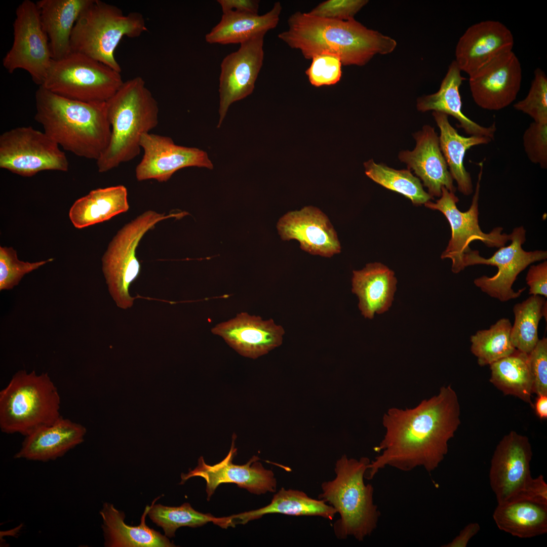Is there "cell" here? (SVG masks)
<instances>
[{"mask_svg": "<svg viewBox=\"0 0 547 547\" xmlns=\"http://www.w3.org/2000/svg\"><path fill=\"white\" fill-rule=\"evenodd\" d=\"M515 109L528 114L534 122L547 124V77L537 68L526 97L514 105Z\"/></svg>", "mask_w": 547, "mask_h": 547, "instance_id": "obj_38", "label": "cell"}, {"mask_svg": "<svg viewBox=\"0 0 547 547\" xmlns=\"http://www.w3.org/2000/svg\"><path fill=\"white\" fill-rule=\"evenodd\" d=\"M52 258L35 262L20 260L12 247H0V290H10L17 285L27 274L52 261Z\"/></svg>", "mask_w": 547, "mask_h": 547, "instance_id": "obj_39", "label": "cell"}, {"mask_svg": "<svg viewBox=\"0 0 547 547\" xmlns=\"http://www.w3.org/2000/svg\"><path fill=\"white\" fill-rule=\"evenodd\" d=\"M211 331L222 337L240 354L253 359L280 346L285 333L283 328L272 319L263 320L259 316L246 312L217 325Z\"/></svg>", "mask_w": 547, "mask_h": 547, "instance_id": "obj_22", "label": "cell"}, {"mask_svg": "<svg viewBox=\"0 0 547 547\" xmlns=\"http://www.w3.org/2000/svg\"><path fill=\"white\" fill-rule=\"evenodd\" d=\"M34 119L64 150L96 161L111 136L106 102H85L65 98L41 86L35 94Z\"/></svg>", "mask_w": 547, "mask_h": 547, "instance_id": "obj_3", "label": "cell"}, {"mask_svg": "<svg viewBox=\"0 0 547 547\" xmlns=\"http://www.w3.org/2000/svg\"><path fill=\"white\" fill-rule=\"evenodd\" d=\"M527 284L529 287V294L531 295L547 297V261L530 266L526 277Z\"/></svg>", "mask_w": 547, "mask_h": 547, "instance_id": "obj_44", "label": "cell"}, {"mask_svg": "<svg viewBox=\"0 0 547 547\" xmlns=\"http://www.w3.org/2000/svg\"><path fill=\"white\" fill-rule=\"evenodd\" d=\"M479 166L480 171L475 193L470 207L466 211L462 212L457 208L456 203L459 201L458 198L445 187H442L441 196L435 203L429 201L424 204L426 207L442 212L450 224L451 237L441 257L442 259L449 258L452 260L451 270L455 274L464 269L463 257L471 250L469 245L472 241L479 240L488 247L500 248L511 240V234L502 233L503 228L501 227L493 228L488 233L483 232L480 228L478 201L483 162H480Z\"/></svg>", "mask_w": 547, "mask_h": 547, "instance_id": "obj_10", "label": "cell"}, {"mask_svg": "<svg viewBox=\"0 0 547 547\" xmlns=\"http://www.w3.org/2000/svg\"><path fill=\"white\" fill-rule=\"evenodd\" d=\"M512 33L499 21L487 20L470 26L460 37L455 61L461 71L472 75L497 56L512 51Z\"/></svg>", "mask_w": 547, "mask_h": 547, "instance_id": "obj_20", "label": "cell"}, {"mask_svg": "<svg viewBox=\"0 0 547 547\" xmlns=\"http://www.w3.org/2000/svg\"><path fill=\"white\" fill-rule=\"evenodd\" d=\"M525 153L533 163L547 168V124L531 123L523 136Z\"/></svg>", "mask_w": 547, "mask_h": 547, "instance_id": "obj_41", "label": "cell"}, {"mask_svg": "<svg viewBox=\"0 0 547 547\" xmlns=\"http://www.w3.org/2000/svg\"><path fill=\"white\" fill-rule=\"evenodd\" d=\"M460 416L458 398L450 385L412 408H389L382 417L385 434L375 448L382 452L370 461L365 478L372 479L386 466L405 472L417 466L434 471L448 451Z\"/></svg>", "mask_w": 547, "mask_h": 547, "instance_id": "obj_1", "label": "cell"}, {"mask_svg": "<svg viewBox=\"0 0 547 547\" xmlns=\"http://www.w3.org/2000/svg\"><path fill=\"white\" fill-rule=\"evenodd\" d=\"M342 65L338 56L323 53L311 58V63L305 70V74L310 84L316 87L333 85L341 79Z\"/></svg>", "mask_w": 547, "mask_h": 547, "instance_id": "obj_40", "label": "cell"}, {"mask_svg": "<svg viewBox=\"0 0 547 547\" xmlns=\"http://www.w3.org/2000/svg\"><path fill=\"white\" fill-rule=\"evenodd\" d=\"M150 506L147 505L138 526L126 524L123 512L113 504L105 502L100 514L102 518V528L107 547H171L175 546L166 536L163 535L145 523Z\"/></svg>", "mask_w": 547, "mask_h": 547, "instance_id": "obj_27", "label": "cell"}, {"mask_svg": "<svg viewBox=\"0 0 547 547\" xmlns=\"http://www.w3.org/2000/svg\"><path fill=\"white\" fill-rule=\"evenodd\" d=\"M413 136L416 141L415 148L411 151H400L399 160L406 164L407 169L413 171L422 181L432 197H440L442 187L454 193L456 189L453 179L441 151L439 136L434 128L425 125Z\"/></svg>", "mask_w": 547, "mask_h": 547, "instance_id": "obj_21", "label": "cell"}, {"mask_svg": "<svg viewBox=\"0 0 547 547\" xmlns=\"http://www.w3.org/2000/svg\"><path fill=\"white\" fill-rule=\"evenodd\" d=\"M455 60L450 64L447 72L442 81L439 90L436 93L421 96L417 100L418 111L429 110L450 115L459 122V127L471 136H484L492 140L496 131L495 123L489 127L480 125L465 115L462 110V102L459 88L465 78Z\"/></svg>", "mask_w": 547, "mask_h": 547, "instance_id": "obj_24", "label": "cell"}, {"mask_svg": "<svg viewBox=\"0 0 547 547\" xmlns=\"http://www.w3.org/2000/svg\"><path fill=\"white\" fill-rule=\"evenodd\" d=\"M480 530L479 523L473 522L466 525L451 541L443 547H466L472 537Z\"/></svg>", "mask_w": 547, "mask_h": 547, "instance_id": "obj_47", "label": "cell"}, {"mask_svg": "<svg viewBox=\"0 0 547 547\" xmlns=\"http://www.w3.org/2000/svg\"><path fill=\"white\" fill-rule=\"evenodd\" d=\"M511 244L502 246L489 258L479 255L477 250H471L463 257L464 267L477 264L495 266L498 270L491 277L483 276L475 279L474 284L491 297L501 302L516 299L521 295L525 287L517 292L512 286L518 275L529 265L545 260L547 252L543 250L526 251L522 246L526 241V230L523 226L515 227L511 233Z\"/></svg>", "mask_w": 547, "mask_h": 547, "instance_id": "obj_12", "label": "cell"}, {"mask_svg": "<svg viewBox=\"0 0 547 547\" xmlns=\"http://www.w3.org/2000/svg\"><path fill=\"white\" fill-rule=\"evenodd\" d=\"M490 382L504 395L517 397L533 407V379L528 354L516 349L490 364Z\"/></svg>", "mask_w": 547, "mask_h": 547, "instance_id": "obj_33", "label": "cell"}, {"mask_svg": "<svg viewBox=\"0 0 547 547\" xmlns=\"http://www.w3.org/2000/svg\"><path fill=\"white\" fill-rule=\"evenodd\" d=\"M529 438L512 431L498 443L491 460L490 485L497 504L521 500L533 478Z\"/></svg>", "mask_w": 547, "mask_h": 547, "instance_id": "obj_14", "label": "cell"}, {"mask_svg": "<svg viewBox=\"0 0 547 547\" xmlns=\"http://www.w3.org/2000/svg\"><path fill=\"white\" fill-rule=\"evenodd\" d=\"M255 36L241 44L239 49L222 61L219 76V127L230 105L253 91L263 65L264 37Z\"/></svg>", "mask_w": 547, "mask_h": 547, "instance_id": "obj_16", "label": "cell"}, {"mask_svg": "<svg viewBox=\"0 0 547 547\" xmlns=\"http://www.w3.org/2000/svg\"><path fill=\"white\" fill-rule=\"evenodd\" d=\"M366 175L376 183L398 192L420 206L433 199L423 188L420 180L409 169L397 170L371 159L364 163Z\"/></svg>", "mask_w": 547, "mask_h": 547, "instance_id": "obj_35", "label": "cell"}, {"mask_svg": "<svg viewBox=\"0 0 547 547\" xmlns=\"http://www.w3.org/2000/svg\"><path fill=\"white\" fill-rule=\"evenodd\" d=\"M0 168L31 177L43 171L66 172L69 163L60 147L44 131L22 126L0 135Z\"/></svg>", "mask_w": 547, "mask_h": 547, "instance_id": "obj_11", "label": "cell"}, {"mask_svg": "<svg viewBox=\"0 0 547 547\" xmlns=\"http://www.w3.org/2000/svg\"><path fill=\"white\" fill-rule=\"evenodd\" d=\"M124 81L121 72L80 53L53 60L41 87L62 97L85 102H106Z\"/></svg>", "mask_w": 547, "mask_h": 547, "instance_id": "obj_8", "label": "cell"}, {"mask_svg": "<svg viewBox=\"0 0 547 547\" xmlns=\"http://www.w3.org/2000/svg\"><path fill=\"white\" fill-rule=\"evenodd\" d=\"M60 397L47 373L16 372L0 392V428L24 437L61 416Z\"/></svg>", "mask_w": 547, "mask_h": 547, "instance_id": "obj_6", "label": "cell"}, {"mask_svg": "<svg viewBox=\"0 0 547 547\" xmlns=\"http://www.w3.org/2000/svg\"><path fill=\"white\" fill-rule=\"evenodd\" d=\"M92 0H40L36 2L41 23L49 43L53 60L70 54L73 26Z\"/></svg>", "mask_w": 547, "mask_h": 547, "instance_id": "obj_25", "label": "cell"}, {"mask_svg": "<svg viewBox=\"0 0 547 547\" xmlns=\"http://www.w3.org/2000/svg\"><path fill=\"white\" fill-rule=\"evenodd\" d=\"M86 432L82 424L61 416L54 423L25 436L14 458L41 462L55 460L82 443Z\"/></svg>", "mask_w": 547, "mask_h": 547, "instance_id": "obj_23", "label": "cell"}, {"mask_svg": "<svg viewBox=\"0 0 547 547\" xmlns=\"http://www.w3.org/2000/svg\"><path fill=\"white\" fill-rule=\"evenodd\" d=\"M146 30L141 14H124L114 5L92 0L73 26L71 52L83 54L121 72V67L114 57L118 45L124 36L137 37Z\"/></svg>", "mask_w": 547, "mask_h": 547, "instance_id": "obj_7", "label": "cell"}, {"mask_svg": "<svg viewBox=\"0 0 547 547\" xmlns=\"http://www.w3.org/2000/svg\"><path fill=\"white\" fill-rule=\"evenodd\" d=\"M515 321L512 327L511 339L516 349L528 354L539 339L538 327L544 317L546 321L547 301L540 295H531L513 308Z\"/></svg>", "mask_w": 547, "mask_h": 547, "instance_id": "obj_34", "label": "cell"}, {"mask_svg": "<svg viewBox=\"0 0 547 547\" xmlns=\"http://www.w3.org/2000/svg\"><path fill=\"white\" fill-rule=\"evenodd\" d=\"M352 292L358 297L359 308L366 318L388 310L394 300L397 279L394 272L380 263L367 264L354 270Z\"/></svg>", "mask_w": 547, "mask_h": 547, "instance_id": "obj_26", "label": "cell"}, {"mask_svg": "<svg viewBox=\"0 0 547 547\" xmlns=\"http://www.w3.org/2000/svg\"><path fill=\"white\" fill-rule=\"evenodd\" d=\"M129 209L127 188L122 185L99 188L77 200L71 207L69 218L82 228L108 220Z\"/></svg>", "mask_w": 547, "mask_h": 547, "instance_id": "obj_31", "label": "cell"}, {"mask_svg": "<svg viewBox=\"0 0 547 547\" xmlns=\"http://www.w3.org/2000/svg\"><path fill=\"white\" fill-rule=\"evenodd\" d=\"M288 28L279 39L299 50L306 59L323 53L338 56L343 65L363 66L375 55L394 51L396 41L369 29L354 19H325L297 11L287 21Z\"/></svg>", "mask_w": 547, "mask_h": 547, "instance_id": "obj_2", "label": "cell"}, {"mask_svg": "<svg viewBox=\"0 0 547 547\" xmlns=\"http://www.w3.org/2000/svg\"><path fill=\"white\" fill-rule=\"evenodd\" d=\"M282 7L276 2L266 13L260 15L250 13L229 12L222 14L219 22L206 34L209 44H241L276 28L280 20Z\"/></svg>", "mask_w": 547, "mask_h": 547, "instance_id": "obj_28", "label": "cell"}, {"mask_svg": "<svg viewBox=\"0 0 547 547\" xmlns=\"http://www.w3.org/2000/svg\"><path fill=\"white\" fill-rule=\"evenodd\" d=\"M106 105L111 136L106 149L96 161L100 173L137 157L141 149L142 136L159 123L158 103L140 76L124 82Z\"/></svg>", "mask_w": 547, "mask_h": 547, "instance_id": "obj_4", "label": "cell"}, {"mask_svg": "<svg viewBox=\"0 0 547 547\" xmlns=\"http://www.w3.org/2000/svg\"><path fill=\"white\" fill-rule=\"evenodd\" d=\"M512 327L509 319L502 318L471 336V350L480 366L490 365L516 351L511 339Z\"/></svg>", "mask_w": 547, "mask_h": 547, "instance_id": "obj_36", "label": "cell"}, {"mask_svg": "<svg viewBox=\"0 0 547 547\" xmlns=\"http://www.w3.org/2000/svg\"><path fill=\"white\" fill-rule=\"evenodd\" d=\"M368 2L367 0H327L320 3L308 13L325 19L346 21L354 19Z\"/></svg>", "mask_w": 547, "mask_h": 547, "instance_id": "obj_42", "label": "cell"}, {"mask_svg": "<svg viewBox=\"0 0 547 547\" xmlns=\"http://www.w3.org/2000/svg\"><path fill=\"white\" fill-rule=\"evenodd\" d=\"M186 214L148 210L125 224L113 238L103 256L102 269L109 291L119 307L126 309L133 304L129 289L140 272L136 249L142 237L160 221L180 218Z\"/></svg>", "mask_w": 547, "mask_h": 547, "instance_id": "obj_9", "label": "cell"}, {"mask_svg": "<svg viewBox=\"0 0 547 547\" xmlns=\"http://www.w3.org/2000/svg\"><path fill=\"white\" fill-rule=\"evenodd\" d=\"M140 146L143 154L135 168L136 178L139 181L154 179L166 182L176 171L186 167L213 168L206 151L177 145L169 136L144 134Z\"/></svg>", "mask_w": 547, "mask_h": 547, "instance_id": "obj_15", "label": "cell"}, {"mask_svg": "<svg viewBox=\"0 0 547 547\" xmlns=\"http://www.w3.org/2000/svg\"><path fill=\"white\" fill-rule=\"evenodd\" d=\"M150 506L148 515L151 520L161 527L168 537L175 536L176 530L180 527H197L208 522H212L221 528L228 527L226 517L216 518L209 513L203 514L194 510L188 503L179 506H167L162 504Z\"/></svg>", "mask_w": 547, "mask_h": 547, "instance_id": "obj_37", "label": "cell"}, {"mask_svg": "<svg viewBox=\"0 0 547 547\" xmlns=\"http://www.w3.org/2000/svg\"><path fill=\"white\" fill-rule=\"evenodd\" d=\"M370 462L366 457L357 459L343 455L335 464V478L321 484L318 498L339 515L333 524L339 539L351 536L363 541L377 527L380 513L374 503V488L364 482Z\"/></svg>", "mask_w": 547, "mask_h": 547, "instance_id": "obj_5", "label": "cell"}, {"mask_svg": "<svg viewBox=\"0 0 547 547\" xmlns=\"http://www.w3.org/2000/svg\"><path fill=\"white\" fill-rule=\"evenodd\" d=\"M13 36L12 45L3 58V66L10 73L18 69L27 71L41 86L53 59L36 3L24 0L18 6Z\"/></svg>", "mask_w": 547, "mask_h": 547, "instance_id": "obj_13", "label": "cell"}, {"mask_svg": "<svg viewBox=\"0 0 547 547\" xmlns=\"http://www.w3.org/2000/svg\"><path fill=\"white\" fill-rule=\"evenodd\" d=\"M277 227L283 240H297L301 249L310 254L330 257L341 251L328 218L315 207L288 212L279 219Z\"/></svg>", "mask_w": 547, "mask_h": 547, "instance_id": "obj_19", "label": "cell"}, {"mask_svg": "<svg viewBox=\"0 0 547 547\" xmlns=\"http://www.w3.org/2000/svg\"><path fill=\"white\" fill-rule=\"evenodd\" d=\"M521 500L547 505V484L542 475L533 478Z\"/></svg>", "mask_w": 547, "mask_h": 547, "instance_id": "obj_45", "label": "cell"}, {"mask_svg": "<svg viewBox=\"0 0 547 547\" xmlns=\"http://www.w3.org/2000/svg\"><path fill=\"white\" fill-rule=\"evenodd\" d=\"M223 14L250 13L258 14L259 1L256 0H218Z\"/></svg>", "mask_w": 547, "mask_h": 547, "instance_id": "obj_46", "label": "cell"}, {"mask_svg": "<svg viewBox=\"0 0 547 547\" xmlns=\"http://www.w3.org/2000/svg\"><path fill=\"white\" fill-rule=\"evenodd\" d=\"M521 81V63L513 50L497 56L469 76L474 101L489 110L502 109L514 102Z\"/></svg>", "mask_w": 547, "mask_h": 547, "instance_id": "obj_17", "label": "cell"}, {"mask_svg": "<svg viewBox=\"0 0 547 547\" xmlns=\"http://www.w3.org/2000/svg\"><path fill=\"white\" fill-rule=\"evenodd\" d=\"M533 407L536 415L540 419L547 418V395L537 396Z\"/></svg>", "mask_w": 547, "mask_h": 547, "instance_id": "obj_48", "label": "cell"}, {"mask_svg": "<svg viewBox=\"0 0 547 547\" xmlns=\"http://www.w3.org/2000/svg\"><path fill=\"white\" fill-rule=\"evenodd\" d=\"M336 510L324 500L314 499L304 492L282 488L276 493L268 505L249 512L227 517L230 527L237 524H245L250 521L258 519L269 514L301 516H318L332 520Z\"/></svg>", "mask_w": 547, "mask_h": 547, "instance_id": "obj_30", "label": "cell"}, {"mask_svg": "<svg viewBox=\"0 0 547 547\" xmlns=\"http://www.w3.org/2000/svg\"><path fill=\"white\" fill-rule=\"evenodd\" d=\"M235 440L232 439L230 451L222 461L214 465H209L201 456L198 465L193 470L189 469L187 474H181L180 484H183L192 477L203 478L206 482L208 501L218 486L226 483H235L239 487L256 494L275 492L277 485L275 475L271 470L266 469L257 461L259 459L257 456H253L243 465L232 463L237 452Z\"/></svg>", "mask_w": 547, "mask_h": 547, "instance_id": "obj_18", "label": "cell"}, {"mask_svg": "<svg viewBox=\"0 0 547 547\" xmlns=\"http://www.w3.org/2000/svg\"><path fill=\"white\" fill-rule=\"evenodd\" d=\"M533 379L532 392L537 396L547 395V338L539 339L528 354Z\"/></svg>", "mask_w": 547, "mask_h": 547, "instance_id": "obj_43", "label": "cell"}, {"mask_svg": "<svg viewBox=\"0 0 547 547\" xmlns=\"http://www.w3.org/2000/svg\"><path fill=\"white\" fill-rule=\"evenodd\" d=\"M493 518L499 529L519 538L547 533V505L526 500L497 504Z\"/></svg>", "mask_w": 547, "mask_h": 547, "instance_id": "obj_32", "label": "cell"}, {"mask_svg": "<svg viewBox=\"0 0 547 547\" xmlns=\"http://www.w3.org/2000/svg\"><path fill=\"white\" fill-rule=\"evenodd\" d=\"M432 115L440 131V146L449 172L458 190L470 196L473 192V185L471 174L464 165L465 153L473 146L487 144L492 140L484 136H461L450 124L448 115L438 111H433Z\"/></svg>", "mask_w": 547, "mask_h": 547, "instance_id": "obj_29", "label": "cell"}]
</instances>
